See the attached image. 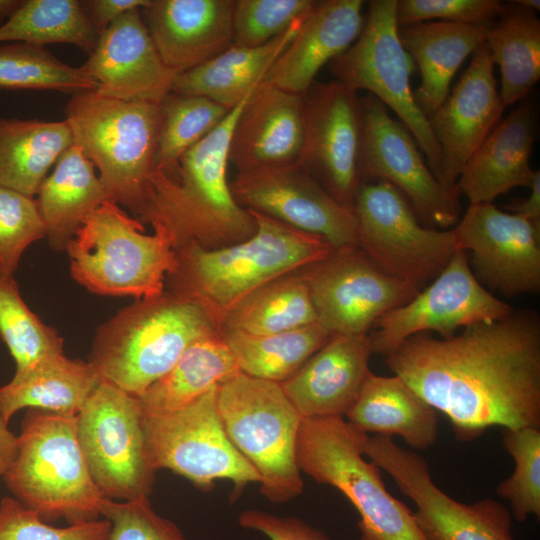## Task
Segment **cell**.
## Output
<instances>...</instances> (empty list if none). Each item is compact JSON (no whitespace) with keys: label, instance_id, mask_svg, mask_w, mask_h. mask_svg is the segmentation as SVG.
Segmentation results:
<instances>
[{"label":"cell","instance_id":"6da1fadb","mask_svg":"<svg viewBox=\"0 0 540 540\" xmlns=\"http://www.w3.org/2000/svg\"><path fill=\"white\" fill-rule=\"evenodd\" d=\"M385 363L473 440L488 427L540 428V317L512 311L448 338L424 333L404 340Z\"/></svg>","mask_w":540,"mask_h":540},{"label":"cell","instance_id":"7a4b0ae2","mask_svg":"<svg viewBox=\"0 0 540 540\" xmlns=\"http://www.w3.org/2000/svg\"><path fill=\"white\" fill-rule=\"evenodd\" d=\"M246 98L182 155L172 174L155 170L151 176L141 220L163 225L177 248H222L246 240L256 230L255 219L235 200L227 181L232 129Z\"/></svg>","mask_w":540,"mask_h":540},{"label":"cell","instance_id":"3957f363","mask_svg":"<svg viewBox=\"0 0 540 540\" xmlns=\"http://www.w3.org/2000/svg\"><path fill=\"white\" fill-rule=\"evenodd\" d=\"M249 211L256 222L251 237L216 249L196 244L179 247L177 269L169 276L173 292L196 300L220 323L229 310L253 291L334 251L321 237Z\"/></svg>","mask_w":540,"mask_h":540},{"label":"cell","instance_id":"277c9868","mask_svg":"<svg viewBox=\"0 0 540 540\" xmlns=\"http://www.w3.org/2000/svg\"><path fill=\"white\" fill-rule=\"evenodd\" d=\"M221 332L220 321L177 293L137 300L102 324L88 362L99 376L140 397L197 340Z\"/></svg>","mask_w":540,"mask_h":540},{"label":"cell","instance_id":"5b68a950","mask_svg":"<svg viewBox=\"0 0 540 540\" xmlns=\"http://www.w3.org/2000/svg\"><path fill=\"white\" fill-rule=\"evenodd\" d=\"M16 457L3 476L13 497L45 522L99 519L104 497L81 450L76 416L29 408Z\"/></svg>","mask_w":540,"mask_h":540},{"label":"cell","instance_id":"8992f818","mask_svg":"<svg viewBox=\"0 0 540 540\" xmlns=\"http://www.w3.org/2000/svg\"><path fill=\"white\" fill-rule=\"evenodd\" d=\"M65 116L73 144L99 170L111 200L141 218L156 170L160 104L87 91L71 96Z\"/></svg>","mask_w":540,"mask_h":540},{"label":"cell","instance_id":"52a82bcc","mask_svg":"<svg viewBox=\"0 0 540 540\" xmlns=\"http://www.w3.org/2000/svg\"><path fill=\"white\" fill-rule=\"evenodd\" d=\"M145 234L137 220L113 201L91 213L66 247L72 278L106 296L154 298L178 265L177 244L161 224Z\"/></svg>","mask_w":540,"mask_h":540},{"label":"cell","instance_id":"ba28073f","mask_svg":"<svg viewBox=\"0 0 540 540\" xmlns=\"http://www.w3.org/2000/svg\"><path fill=\"white\" fill-rule=\"evenodd\" d=\"M365 435L340 416L302 419L300 471L346 496L359 514V540H423L413 512L388 492L381 469L363 458Z\"/></svg>","mask_w":540,"mask_h":540},{"label":"cell","instance_id":"9c48e42d","mask_svg":"<svg viewBox=\"0 0 540 540\" xmlns=\"http://www.w3.org/2000/svg\"><path fill=\"white\" fill-rule=\"evenodd\" d=\"M217 410L237 451L260 477V492L272 503L304 490L297 463L301 416L280 383L238 372L217 387Z\"/></svg>","mask_w":540,"mask_h":540},{"label":"cell","instance_id":"30bf717a","mask_svg":"<svg viewBox=\"0 0 540 540\" xmlns=\"http://www.w3.org/2000/svg\"><path fill=\"white\" fill-rule=\"evenodd\" d=\"M396 6L397 0L369 1L362 32L347 50L329 63V70L337 81L356 91L367 90L394 111L440 182L441 152L428 118L411 89L414 62L399 39Z\"/></svg>","mask_w":540,"mask_h":540},{"label":"cell","instance_id":"8fae6325","mask_svg":"<svg viewBox=\"0 0 540 540\" xmlns=\"http://www.w3.org/2000/svg\"><path fill=\"white\" fill-rule=\"evenodd\" d=\"M353 213L357 246L383 272L419 291L459 250L452 229L423 226L404 195L385 181L361 182Z\"/></svg>","mask_w":540,"mask_h":540},{"label":"cell","instance_id":"7c38bea8","mask_svg":"<svg viewBox=\"0 0 540 540\" xmlns=\"http://www.w3.org/2000/svg\"><path fill=\"white\" fill-rule=\"evenodd\" d=\"M76 426L89 472L104 497L149 498L156 469L137 397L102 379L76 415Z\"/></svg>","mask_w":540,"mask_h":540},{"label":"cell","instance_id":"4fadbf2b","mask_svg":"<svg viewBox=\"0 0 540 540\" xmlns=\"http://www.w3.org/2000/svg\"><path fill=\"white\" fill-rule=\"evenodd\" d=\"M217 387L180 409L143 413L145 440L156 471L169 469L204 491L218 480H228L238 497L249 483H259L260 477L223 428Z\"/></svg>","mask_w":540,"mask_h":540},{"label":"cell","instance_id":"5bb4252c","mask_svg":"<svg viewBox=\"0 0 540 540\" xmlns=\"http://www.w3.org/2000/svg\"><path fill=\"white\" fill-rule=\"evenodd\" d=\"M361 111V182L385 181L394 186L429 228L454 227L460 213L458 189L446 188L437 180L411 133L379 100L370 94L361 97Z\"/></svg>","mask_w":540,"mask_h":540},{"label":"cell","instance_id":"9a60e30c","mask_svg":"<svg viewBox=\"0 0 540 540\" xmlns=\"http://www.w3.org/2000/svg\"><path fill=\"white\" fill-rule=\"evenodd\" d=\"M363 454L387 472L416 505L415 522L423 540H514L512 515L500 502L454 500L432 480L426 460L391 437L366 435Z\"/></svg>","mask_w":540,"mask_h":540},{"label":"cell","instance_id":"2e32d148","mask_svg":"<svg viewBox=\"0 0 540 540\" xmlns=\"http://www.w3.org/2000/svg\"><path fill=\"white\" fill-rule=\"evenodd\" d=\"M302 272L316 321L330 335H363L418 292L377 267L356 245L334 251Z\"/></svg>","mask_w":540,"mask_h":540},{"label":"cell","instance_id":"e0dca14e","mask_svg":"<svg viewBox=\"0 0 540 540\" xmlns=\"http://www.w3.org/2000/svg\"><path fill=\"white\" fill-rule=\"evenodd\" d=\"M512 311L476 279L467 253L458 250L429 286L378 318L369 337L373 353L386 356L413 335L435 331L448 338L459 329L499 320Z\"/></svg>","mask_w":540,"mask_h":540},{"label":"cell","instance_id":"ac0fdd59","mask_svg":"<svg viewBox=\"0 0 540 540\" xmlns=\"http://www.w3.org/2000/svg\"><path fill=\"white\" fill-rule=\"evenodd\" d=\"M230 188L245 209L321 237L334 249L357 246L353 211L334 199L302 165L238 172Z\"/></svg>","mask_w":540,"mask_h":540},{"label":"cell","instance_id":"d6986e66","mask_svg":"<svg viewBox=\"0 0 540 540\" xmlns=\"http://www.w3.org/2000/svg\"><path fill=\"white\" fill-rule=\"evenodd\" d=\"M452 231L458 249L471 253L481 284L509 297L539 292L540 226L492 203H474Z\"/></svg>","mask_w":540,"mask_h":540},{"label":"cell","instance_id":"ffe728a7","mask_svg":"<svg viewBox=\"0 0 540 540\" xmlns=\"http://www.w3.org/2000/svg\"><path fill=\"white\" fill-rule=\"evenodd\" d=\"M301 165L328 193L353 211L361 183L358 159L362 111L358 91L340 81L314 82L304 94Z\"/></svg>","mask_w":540,"mask_h":540},{"label":"cell","instance_id":"44dd1931","mask_svg":"<svg viewBox=\"0 0 540 540\" xmlns=\"http://www.w3.org/2000/svg\"><path fill=\"white\" fill-rule=\"evenodd\" d=\"M505 107L484 43L444 102L427 117L441 152L442 185L457 189L466 163L501 121Z\"/></svg>","mask_w":540,"mask_h":540},{"label":"cell","instance_id":"7402d4cb","mask_svg":"<svg viewBox=\"0 0 540 540\" xmlns=\"http://www.w3.org/2000/svg\"><path fill=\"white\" fill-rule=\"evenodd\" d=\"M80 68L103 97L155 104L172 92L178 75L162 61L140 10L124 14L102 31Z\"/></svg>","mask_w":540,"mask_h":540},{"label":"cell","instance_id":"603a6c76","mask_svg":"<svg viewBox=\"0 0 540 540\" xmlns=\"http://www.w3.org/2000/svg\"><path fill=\"white\" fill-rule=\"evenodd\" d=\"M304 141V95L260 83L235 120L229 162L238 172L301 165Z\"/></svg>","mask_w":540,"mask_h":540},{"label":"cell","instance_id":"cb8c5ba5","mask_svg":"<svg viewBox=\"0 0 540 540\" xmlns=\"http://www.w3.org/2000/svg\"><path fill=\"white\" fill-rule=\"evenodd\" d=\"M235 0H150L141 15L164 64L180 74L233 45Z\"/></svg>","mask_w":540,"mask_h":540},{"label":"cell","instance_id":"d4e9b609","mask_svg":"<svg viewBox=\"0 0 540 540\" xmlns=\"http://www.w3.org/2000/svg\"><path fill=\"white\" fill-rule=\"evenodd\" d=\"M372 353L368 334L331 335L280 386L302 419L343 417L371 372Z\"/></svg>","mask_w":540,"mask_h":540},{"label":"cell","instance_id":"484cf974","mask_svg":"<svg viewBox=\"0 0 540 540\" xmlns=\"http://www.w3.org/2000/svg\"><path fill=\"white\" fill-rule=\"evenodd\" d=\"M361 0L318 1L263 81L304 95L318 71L347 50L365 23Z\"/></svg>","mask_w":540,"mask_h":540},{"label":"cell","instance_id":"4316f807","mask_svg":"<svg viewBox=\"0 0 540 540\" xmlns=\"http://www.w3.org/2000/svg\"><path fill=\"white\" fill-rule=\"evenodd\" d=\"M536 113L526 99L501 120L466 163L456 187L470 204L492 203L514 187H530L537 170L530 166Z\"/></svg>","mask_w":540,"mask_h":540},{"label":"cell","instance_id":"83f0119b","mask_svg":"<svg viewBox=\"0 0 540 540\" xmlns=\"http://www.w3.org/2000/svg\"><path fill=\"white\" fill-rule=\"evenodd\" d=\"M488 27L445 21L399 26L401 44L421 74L414 98L427 117L447 98L462 63L485 43Z\"/></svg>","mask_w":540,"mask_h":540},{"label":"cell","instance_id":"f1b7e54d","mask_svg":"<svg viewBox=\"0 0 540 540\" xmlns=\"http://www.w3.org/2000/svg\"><path fill=\"white\" fill-rule=\"evenodd\" d=\"M345 416L360 432L398 435L416 450L428 449L438 437L437 411L396 375L370 372Z\"/></svg>","mask_w":540,"mask_h":540},{"label":"cell","instance_id":"f546056e","mask_svg":"<svg viewBox=\"0 0 540 540\" xmlns=\"http://www.w3.org/2000/svg\"><path fill=\"white\" fill-rule=\"evenodd\" d=\"M37 195L46 237L56 251L66 250L86 218L112 201L95 166L75 144L57 160Z\"/></svg>","mask_w":540,"mask_h":540},{"label":"cell","instance_id":"4dcf8cb0","mask_svg":"<svg viewBox=\"0 0 540 540\" xmlns=\"http://www.w3.org/2000/svg\"><path fill=\"white\" fill-rule=\"evenodd\" d=\"M101 380L88 361L50 355L15 371L0 387V409L8 422L17 411L29 408L76 416Z\"/></svg>","mask_w":540,"mask_h":540},{"label":"cell","instance_id":"1f68e13d","mask_svg":"<svg viewBox=\"0 0 540 540\" xmlns=\"http://www.w3.org/2000/svg\"><path fill=\"white\" fill-rule=\"evenodd\" d=\"M305 18L295 21L264 45H232L211 60L178 74L172 92L203 96L228 110L233 109L263 81Z\"/></svg>","mask_w":540,"mask_h":540},{"label":"cell","instance_id":"d6a6232c","mask_svg":"<svg viewBox=\"0 0 540 540\" xmlns=\"http://www.w3.org/2000/svg\"><path fill=\"white\" fill-rule=\"evenodd\" d=\"M73 144L66 122L0 118V186L30 197Z\"/></svg>","mask_w":540,"mask_h":540},{"label":"cell","instance_id":"836d02e7","mask_svg":"<svg viewBox=\"0 0 540 540\" xmlns=\"http://www.w3.org/2000/svg\"><path fill=\"white\" fill-rule=\"evenodd\" d=\"M240 372L221 332L190 345L175 365L140 397L144 414L180 409Z\"/></svg>","mask_w":540,"mask_h":540},{"label":"cell","instance_id":"e575fe53","mask_svg":"<svg viewBox=\"0 0 540 540\" xmlns=\"http://www.w3.org/2000/svg\"><path fill=\"white\" fill-rule=\"evenodd\" d=\"M485 43L499 66L504 105L526 99L540 79L539 19L513 3L509 12L489 25Z\"/></svg>","mask_w":540,"mask_h":540},{"label":"cell","instance_id":"d590c367","mask_svg":"<svg viewBox=\"0 0 540 540\" xmlns=\"http://www.w3.org/2000/svg\"><path fill=\"white\" fill-rule=\"evenodd\" d=\"M221 335L240 372L276 383H282L295 374L331 336L317 322L267 335L221 328Z\"/></svg>","mask_w":540,"mask_h":540},{"label":"cell","instance_id":"8d00e7d4","mask_svg":"<svg viewBox=\"0 0 540 540\" xmlns=\"http://www.w3.org/2000/svg\"><path fill=\"white\" fill-rule=\"evenodd\" d=\"M316 313L303 274L273 280L242 299L221 320V328L267 335L316 323Z\"/></svg>","mask_w":540,"mask_h":540},{"label":"cell","instance_id":"74e56055","mask_svg":"<svg viewBox=\"0 0 540 540\" xmlns=\"http://www.w3.org/2000/svg\"><path fill=\"white\" fill-rule=\"evenodd\" d=\"M98 38L99 32L79 0H23L0 25V44L20 42L44 47L64 43L89 55Z\"/></svg>","mask_w":540,"mask_h":540},{"label":"cell","instance_id":"f35d334b","mask_svg":"<svg viewBox=\"0 0 540 540\" xmlns=\"http://www.w3.org/2000/svg\"><path fill=\"white\" fill-rule=\"evenodd\" d=\"M161 129L156 170L174 172L180 158L227 117L231 110L198 95L170 92L160 103Z\"/></svg>","mask_w":540,"mask_h":540},{"label":"cell","instance_id":"ab89813d","mask_svg":"<svg viewBox=\"0 0 540 540\" xmlns=\"http://www.w3.org/2000/svg\"><path fill=\"white\" fill-rule=\"evenodd\" d=\"M0 89L54 90L72 95L95 91L96 82L44 47L12 42L0 45Z\"/></svg>","mask_w":540,"mask_h":540},{"label":"cell","instance_id":"60d3db41","mask_svg":"<svg viewBox=\"0 0 540 540\" xmlns=\"http://www.w3.org/2000/svg\"><path fill=\"white\" fill-rule=\"evenodd\" d=\"M0 336L22 371L37 361L63 353V339L24 302L13 277L0 275Z\"/></svg>","mask_w":540,"mask_h":540},{"label":"cell","instance_id":"b9f144b4","mask_svg":"<svg viewBox=\"0 0 540 540\" xmlns=\"http://www.w3.org/2000/svg\"><path fill=\"white\" fill-rule=\"evenodd\" d=\"M504 449L515 462L513 474L499 483L498 495L509 501L511 515L520 522L540 517V429H504Z\"/></svg>","mask_w":540,"mask_h":540},{"label":"cell","instance_id":"7bdbcfd3","mask_svg":"<svg viewBox=\"0 0 540 540\" xmlns=\"http://www.w3.org/2000/svg\"><path fill=\"white\" fill-rule=\"evenodd\" d=\"M314 0H235L233 45L257 47L285 32L315 7Z\"/></svg>","mask_w":540,"mask_h":540},{"label":"cell","instance_id":"ee69618b","mask_svg":"<svg viewBox=\"0 0 540 540\" xmlns=\"http://www.w3.org/2000/svg\"><path fill=\"white\" fill-rule=\"evenodd\" d=\"M46 237L33 197L0 186V275L13 277L24 251Z\"/></svg>","mask_w":540,"mask_h":540},{"label":"cell","instance_id":"f6af8a7d","mask_svg":"<svg viewBox=\"0 0 540 540\" xmlns=\"http://www.w3.org/2000/svg\"><path fill=\"white\" fill-rule=\"evenodd\" d=\"M110 528L103 517L55 527L14 497L0 500V540H108Z\"/></svg>","mask_w":540,"mask_h":540},{"label":"cell","instance_id":"bcb514c9","mask_svg":"<svg viewBox=\"0 0 540 540\" xmlns=\"http://www.w3.org/2000/svg\"><path fill=\"white\" fill-rule=\"evenodd\" d=\"M512 7L499 0H401L397 1L396 19L398 26L434 19L489 26Z\"/></svg>","mask_w":540,"mask_h":540},{"label":"cell","instance_id":"7dc6e473","mask_svg":"<svg viewBox=\"0 0 540 540\" xmlns=\"http://www.w3.org/2000/svg\"><path fill=\"white\" fill-rule=\"evenodd\" d=\"M100 514L111 524L108 540H188L175 523L153 510L149 498H104Z\"/></svg>","mask_w":540,"mask_h":540},{"label":"cell","instance_id":"c3c4849f","mask_svg":"<svg viewBox=\"0 0 540 540\" xmlns=\"http://www.w3.org/2000/svg\"><path fill=\"white\" fill-rule=\"evenodd\" d=\"M239 525L257 531L269 540H329L320 530L289 516H277L262 510L247 509L238 516Z\"/></svg>","mask_w":540,"mask_h":540},{"label":"cell","instance_id":"681fc988","mask_svg":"<svg viewBox=\"0 0 540 540\" xmlns=\"http://www.w3.org/2000/svg\"><path fill=\"white\" fill-rule=\"evenodd\" d=\"M150 0H85L81 1L89 20L99 32L108 28L124 14L141 10Z\"/></svg>","mask_w":540,"mask_h":540},{"label":"cell","instance_id":"f907efd6","mask_svg":"<svg viewBox=\"0 0 540 540\" xmlns=\"http://www.w3.org/2000/svg\"><path fill=\"white\" fill-rule=\"evenodd\" d=\"M531 192L527 199L510 203L505 208L510 212L520 215L532 223L540 226V172L537 170L531 186Z\"/></svg>","mask_w":540,"mask_h":540},{"label":"cell","instance_id":"816d5d0a","mask_svg":"<svg viewBox=\"0 0 540 540\" xmlns=\"http://www.w3.org/2000/svg\"><path fill=\"white\" fill-rule=\"evenodd\" d=\"M18 449V438L10 430L9 422L0 409V478H3L13 463Z\"/></svg>","mask_w":540,"mask_h":540},{"label":"cell","instance_id":"f5cc1de1","mask_svg":"<svg viewBox=\"0 0 540 540\" xmlns=\"http://www.w3.org/2000/svg\"><path fill=\"white\" fill-rule=\"evenodd\" d=\"M23 0H0V25L21 5Z\"/></svg>","mask_w":540,"mask_h":540},{"label":"cell","instance_id":"db71d44e","mask_svg":"<svg viewBox=\"0 0 540 540\" xmlns=\"http://www.w3.org/2000/svg\"><path fill=\"white\" fill-rule=\"evenodd\" d=\"M513 3L529 11H539L540 9L539 0H517L513 1Z\"/></svg>","mask_w":540,"mask_h":540}]
</instances>
